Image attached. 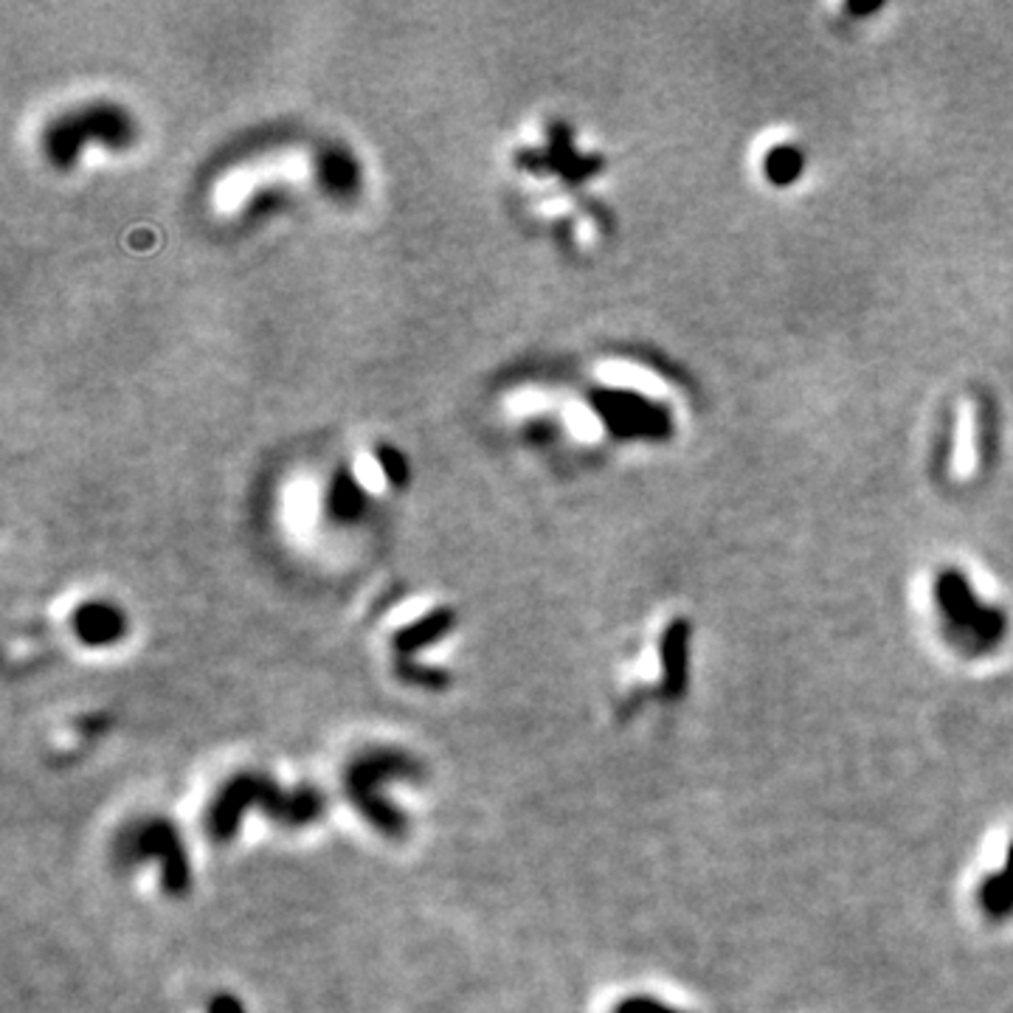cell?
<instances>
[{"mask_svg": "<svg viewBox=\"0 0 1013 1013\" xmlns=\"http://www.w3.org/2000/svg\"><path fill=\"white\" fill-rule=\"evenodd\" d=\"M935 600L943 620L948 623V634L957 645L968 651H985L1000 645L1007 631L1005 611L996 605L980 603L961 569H943L935 581Z\"/></svg>", "mask_w": 1013, "mask_h": 1013, "instance_id": "obj_1", "label": "cell"}, {"mask_svg": "<svg viewBox=\"0 0 1013 1013\" xmlns=\"http://www.w3.org/2000/svg\"><path fill=\"white\" fill-rule=\"evenodd\" d=\"M605 420L614 426L616 434L625 437H647V439H664L670 437V415L664 409H659L656 403L636 398V395H605L603 398Z\"/></svg>", "mask_w": 1013, "mask_h": 1013, "instance_id": "obj_2", "label": "cell"}, {"mask_svg": "<svg viewBox=\"0 0 1013 1013\" xmlns=\"http://www.w3.org/2000/svg\"><path fill=\"white\" fill-rule=\"evenodd\" d=\"M688 651H690V623L675 620L670 623L662 640V664H664V688L670 695H682L688 684Z\"/></svg>", "mask_w": 1013, "mask_h": 1013, "instance_id": "obj_3", "label": "cell"}, {"mask_svg": "<svg viewBox=\"0 0 1013 1013\" xmlns=\"http://www.w3.org/2000/svg\"><path fill=\"white\" fill-rule=\"evenodd\" d=\"M806 169V155L795 147V144H780V147L769 149L763 160L766 178L775 186H791Z\"/></svg>", "mask_w": 1013, "mask_h": 1013, "instance_id": "obj_4", "label": "cell"}, {"mask_svg": "<svg viewBox=\"0 0 1013 1013\" xmlns=\"http://www.w3.org/2000/svg\"><path fill=\"white\" fill-rule=\"evenodd\" d=\"M980 904L988 915H1007L1013 909V878L1005 870L994 873L980 887Z\"/></svg>", "mask_w": 1013, "mask_h": 1013, "instance_id": "obj_5", "label": "cell"}, {"mask_svg": "<svg viewBox=\"0 0 1013 1013\" xmlns=\"http://www.w3.org/2000/svg\"><path fill=\"white\" fill-rule=\"evenodd\" d=\"M616 1013H679V1011H673V1007L662 1005V1002H653V1000H629L616 1007Z\"/></svg>", "mask_w": 1013, "mask_h": 1013, "instance_id": "obj_6", "label": "cell"}, {"mask_svg": "<svg viewBox=\"0 0 1013 1013\" xmlns=\"http://www.w3.org/2000/svg\"><path fill=\"white\" fill-rule=\"evenodd\" d=\"M1005 873L1013 878V841L1011 848H1007V861H1005Z\"/></svg>", "mask_w": 1013, "mask_h": 1013, "instance_id": "obj_7", "label": "cell"}]
</instances>
